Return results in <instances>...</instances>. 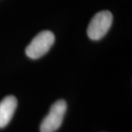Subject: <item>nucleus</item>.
<instances>
[{
	"instance_id": "1",
	"label": "nucleus",
	"mask_w": 132,
	"mask_h": 132,
	"mask_svg": "<svg viewBox=\"0 0 132 132\" xmlns=\"http://www.w3.org/2000/svg\"><path fill=\"white\" fill-rule=\"evenodd\" d=\"M55 36L52 32L45 30L39 33L31 40L27 46L25 52L28 57L32 59H38L44 56L51 49L54 44Z\"/></svg>"
},
{
	"instance_id": "2",
	"label": "nucleus",
	"mask_w": 132,
	"mask_h": 132,
	"mask_svg": "<svg viewBox=\"0 0 132 132\" xmlns=\"http://www.w3.org/2000/svg\"><path fill=\"white\" fill-rule=\"evenodd\" d=\"M112 19V14L108 10L100 11L94 15L87 30L89 38L93 40H99L103 38L109 31Z\"/></svg>"
},
{
	"instance_id": "3",
	"label": "nucleus",
	"mask_w": 132,
	"mask_h": 132,
	"mask_svg": "<svg viewBox=\"0 0 132 132\" xmlns=\"http://www.w3.org/2000/svg\"><path fill=\"white\" fill-rule=\"evenodd\" d=\"M67 110L64 100H57L51 106L49 113L40 125V132H55L61 126Z\"/></svg>"
},
{
	"instance_id": "4",
	"label": "nucleus",
	"mask_w": 132,
	"mask_h": 132,
	"mask_svg": "<svg viewBox=\"0 0 132 132\" xmlns=\"http://www.w3.org/2000/svg\"><path fill=\"white\" fill-rule=\"evenodd\" d=\"M17 106L15 96H7L0 102V128L5 127L10 122Z\"/></svg>"
}]
</instances>
